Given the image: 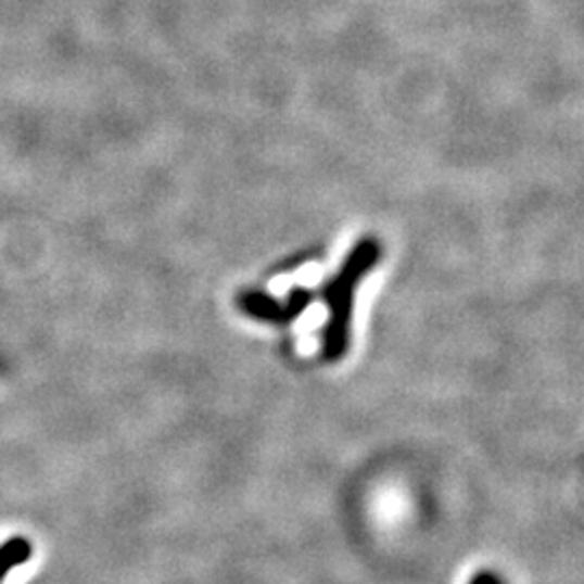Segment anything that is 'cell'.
<instances>
[{
	"instance_id": "2",
	"label": "cell",
	"mask_w": 584,
	"mask_h": 584,
	"mask_svg": "<svg viewBox=\"0 0 584 584\" xmlns=\"http://www.w3.org/2000/svg\"><path fill=\"white\" fill-rule=\"evenodd\" d=\"M470 584H505V583H503V579H500L498 574H494V572H490V570H483V572H477V574L472 576V581H470Z\"/></svg>"
},
{
	"instance_id": "1",
	"label": "cell",
	"mask_w": 584,
	"mask_h": 584,
	"mask_svg": "<svg viewBox=\"0 0 584 584\" xmlns=\"http://www.w3.org/2000/svg\"><path fill=\"white\" fill-rule=\"evenodd\" d=\"M30 557H33V544L22 535L9 537L4 544H0V584L4 583L11 570L28 563Z\"/></svg>"
}]
</instances>
